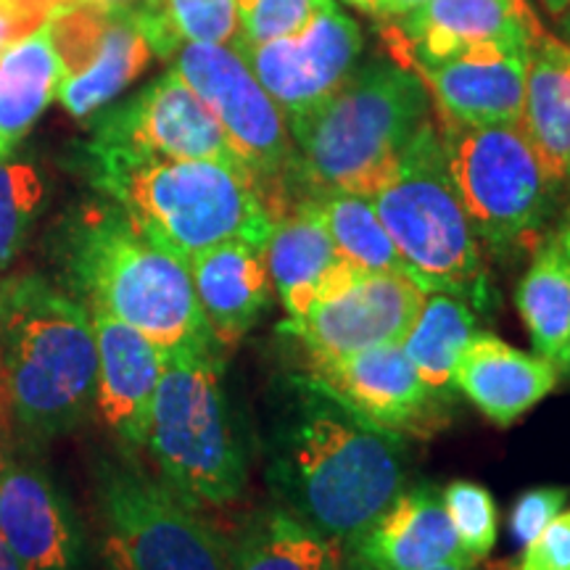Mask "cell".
I'll return each mask as SVG.
<instances>
[{
	"mask_svg": "<svg viewBox=\"0 0 570 570\" xmlns=\"http://www.w3.org/2000/svg\"><path fill=\"white\" fill-rule=\"evenodd\" d=\"M269 433L267 479L291 515L346 550L404 491V439L315 375L291 377Z\"/></svg>",
	"mask_w": 570,
	"mask_h": 570,
	"instance_id": "obj_1",
	"label": "cell"
},
{
	"mask_svg": "<svg viewBox=\"0 0 570 570\" xmlns=\"http://www.w3.org/2000/svg\"><path fill=\"white\" fill-rule=\"evenodd\" d=\"M415 71L394 59L360 63L315 109L291 119L296 198L346 190L373 196L431 114Z\"/></svg>",
	"mask_w": 570,
	"mask_h": 570,
	"instance_id": "obj_2",
	"label": "cell"
},
{
	"mask_svg": "<svg viewBox=\"0 0 570 570\" xmlns=\"http://www.w3.org/2000/svg\"><path fill=\"white\" fill-rule=\"evenodd\" d=\"M0 375L27 439L51 441L96 404L98 348L90 309L42 275L0 283Z\"/></svg>",
	"mask_w": 570,
	"mask_h": 570,
	"instance_id": "obj_3",
	"label": "cell"
},
{
	"mask_svg": "<svg viewBox=\"0 0 570 570\" xmlns=\"http://www.w3.org/2000/svg\"><path fill=\"white\" fill-rule=\"evenodd\" d=\"M90 177L154 244L190 262L227 240L265 248L275 217L244 164L90 159Z\"/></svg>",
	"mask_w": 570,
	"mask_h": 570,
	"instance_id": "obj_4",
	"label": "cell"
},
{
	"mask_svg": "<svg viewBox=\"0 0 570 570\" xmlns=\"http://www.w3.org/2000/svg\"><path fill=\"white\" fill-rule=\"evenodd\" d=\"M67 277L88 306L109 312L169 352L214 341L188 262L154 244L119 206H88L67 235Z\"/></svg>",
	"mask_w": 570,
	"mask_h": 570,
	"instance_id": "obj_5",
	"label": "cell"
},
{
	"mask_svg": "<svg viewBox=\"0 0 570 570\" xmlns=\"http://www.w3.org/2000/svg\"><path fill=\"white\" fill-rule=\"evenodd\" d=\"M217 341L164 352L148 452L161 481L194 510H223L244 497L248 452L230 407Z\"/></svg>",
	"mask_w": 570,
	"mask_h": 570,
	"instance_id": "obj_6",
	"label": "cell"
},
{
	"mask_svg": "<svg viewBox=\"0 0 570 570\" xmlns=\"http://www.w3.org/2000/svg\"><path fill=\"white\" fill-rule=\"evenodd\" d=\"M370 198L407 275L425 294L441 291L489 306L491 285L479 235L449 175L436 117L420 127L394 175Z\"/></svg>",
	"mask_w": 570,
	"mask_h": 570,
	"instance_id": "obj_7",
	"label": "cell"
},
{
	"mask_svg": "<svg viewBox=\"0 0 570 570\" xmlns=\"http://www.w3.org/2000/svg\"><path fill=\"white\" fill-rule=\"evenodd\" d=\"M454 188L470 225L497 252L529 244L547 225L558 180L520 125H458L436 117Z\"/></svg>",
	"mask_w": 570,
	"mask_h": 570,
	"instance_id": "obj_8",
	"label": "cell"
},
{
	"mask_svg": "<svg viewBox=\"0 0 570 570\" xmlns=\"http://www.w3.org/2000/svg\"><path fill=\"white\" fill-rule=\"evenodd\" d=\"M96 497L111 570H233L230 544L138 465L101 462Z\"/></svg>",
	"mask_w": 570,
	"mask_h": 570,
	"instance_id": "obj_9",
	"label": "cell"
},
{
	"mask_svg": "<svg viewBox=\"0 0 570 570\" xmlns=\"http://www.w3.org/2000/svg\"><path fill=\"white\" fill-rule=\"evenodd\" d=\"M175 71L209 106L240 164L256 177L277 219L296 202L294 140L281 106L230 46H183Z\"/></svg>",
	"mask_w": 570,
	"mask_h": 570,
	"instance_id": "obj_10",
	"label": "cell"
},
{
	"mask_svg": "<svg viewBox=\"0 0 570 570\" xmlns=\"http://www.w3.org/2000/svg\"><path fill=\"white\" fill-rule=\"evenodd\" d=\"M90 159H212L240 164L209 106L177 75L101 114L88 146Z\"/></svg>",
	"mask_w": 570,
	"mask_h": 570,
	"instance_id": "obj_11",
	"label": "cell"
},
{
	"mask_svg": "<svg viewBox=\"0 0 570 570\" xmlns=\"http://www.w3.org/2000/svg\"><path fill=\"white\" fill-rule=\"evenodd\" d=\"M425 291L402 273H362L341 262L317 302L283 331L302 341L309 360H331L381 344H402Z\"/></svg>",
	"mask_w": 570,
	"mask_h": 570,
	"instance_id": "obj_12",
	"label": "cell"
},
{
	"mask_svg": "<svg viewBox=\"0 0 570 570\" xmlns=\"http://www.w3.org/2000/svg\"><path fill=\"white\" fill-rule=\"evenodd\" d=\"M46 30L61 69L56 98L77 119L111 104L154 56L130 9L85 0L53 13Z\"/></svg>",
	"mask_w": 570,
	"mask_h": 570,
	"instance_id": "obj_13",
	"label": "cell"
},
{
	"mask_svg": "<svg viewBox=\"0 0 570 570\" xmlns=\"http://www.w3.org/2000/svg\"><path fill=\"white\" fill-rule=\"evenodd\" d=\"M233 48L291 122L333 96L360 67L362 32L331 0L294 35L269 42H235Z\"/></svg>",
	"mask_w": 570,
	"mask_h": 570,
	"instance_id": "obj_14",
	"label": "cell"
},
{
	"mask_svg": "<svg viewBox=\"0 0 570 570\" xmlns=\"http://www.w3.org/2000/svg\"><path fill=\"white\" fill-rule=\"evenodd\" d=\"M383 40L402 67L441 61L473 48H531L544 27L525 0H428L396 19H383Z\"/></svg>",
	"mask_w": 570,
	"mask_h": 570,
	"instance_id": "obj_15",
	"label": "cell"
},
{
	"mask_svg": "<svg viewBox=\"0 0 570 570\" xmlns=\"http://www.w3.org/2000/svg\"><path fill=\"white\" fill-rule=\"evenodd\" d=\"M309 373L370 423L399 436L425 433L436 423L433 417L441 396L425 386L402 344L309 360Z\"/></svg>",
	"mask_w": 570,
	"mask_h": 570,
	"instance_id": "obj_16",
	"label": "cell"
},
{
	"mask_svg": "<svg viewBox=\"0 0 570 570\" xmlns=\"http://www.w3.org/2000/svg\"><path fill=\"white\" fill-rule=\"evenodd\" d=\"M531 48H473L407 69L423 80L436 117L458 125H518Z\"/></svg>",
	"mask_w": 570,
	"mask_h": 570,
	"instance_id": "obj_17",
	"label": "cell"
},
{
	"mask_svg": "<svg viewBox=\"0 0 570 570\" xmlns=\"http://www.w3.org/2000/svg\"><path fill=\"white\" fill-rule=\"evenodd\" d=\"M98 348L96 407L125 446H146L164 348L109 312L88 306Z\"/></svg>",
	"mask_w": 570,
	"mask_h": 570,
	"instance_id": "obj_18",
	"label": "cell"
},
{
	"mask_svg": "<svg viewBox=\"0 0 570 570\" xmlns=\"http://www.w3.org/2000/svg\"><path fill=\"white\" fill-rule=\"evenodd\" d=\"M0 537L24 570H77L75 518L40 468L6 458L0 465Z\"/></svg>",
	"mask_w": 570,
	"mask_h": 570,
	"instance_id": "obj_19",
	"label": "cell"
},
{
	"mask_svg": "<svg viewBox=\"0 0 570 570\" xmlns=\"http://www.w3.org/2000/svg\"><path fill=\"white\" fill-rule=\"evenodd\" d=\"M346 552L367 570H428L444 562H473L462 550L441 494L431 487L402 491Z\"/></svg>",
	"mask_w": 570,
	"mask_h": 570,
	"instance_id": "obj_20",
	"label": "cell"
},
{
	"mask_svg": "<svg viewBox=\"0 0 570 570\" xmlns=\"http://www.w3.org/2000/svg\"><path fill=\"white\" fill-rule=\"evenodd\" d=\"M560 370L539 354L520 352L494 333H473L462 348L454 389L497 425L518 423L558 389Z\"/></svg>",
	"mask_w": 570,
	"mask_h": 570,
	"instance_id": "obj_21",
	"label": "cell"
},
{
	"mask_svg": "<svg viewBox=\"0 0 570 570\" xmlns=\"http://www.w3.org/2000/svg\"><path fill=\"white\" fill-rule=\"evenodd\" d=\"M188 267L212 338L223 348L238 346L273 302L265 248L227 240L194 256Z\"/></svg>",
	"mask_w": 570,
	"mask_h": 570,
	"instance_id": "obj_22",
	"label": "cell"
},
{
	"mask_svg": "<svg viewBox=\"0 0 570 570\" xmlns=\"http://www.w3.org/2000/svg\"><path fill=\"white\" fill-rule=\"evenodd\" d=\"M265 262L288 325L304 320L327 277L344 262L309 196L296 198L275 219L265 246Z\"/></svg>",
	"mask_w": 570,
	"mask_h": 570,
	"instance_id": "obj_23",
	"label": "cell"
},
{
	"mask_svg": "<svg viewBox=\"0 0 570 570\" xmlns=\"http://www.w3.org/2000/svg\"><path fill=\"white\" fill-rule=\"evenodd\" d=\"M518 125L547 175L560 183L570 167V42L547 32L533 40Z\"/></svg>",
	"mask_w": 570,
	"mask_h": 570,
	"instance_id": "obj_24",
	"label": "cell"
},
{
	"mask_svg": "<svg viewBox=\"0 0 570 570\" xmlns=\"http://www.w3.org/2000/svg\"><path fill=\"white\" fill-rule=\"evenodd\" d=\"M61 69L46 27L0 48V159L59 96Z\"/></svg>",
	"mask_w": 570,
	"mask_h": 570,
	"instance_id": "obj_25",
	"label": "cell"
},
{
	"mask_svg": "<svg viewBox=\"0 0 570 570\" xmlns=\"http://www.w3.org/2000/svg\"><path fill=\"white\" fill-rule=\"evenodd\" d=\"M515 306L539 356L566 373L570 356V256L560 233L541 240L515 291Z\"/></svg>",
	"mask_w": 570,
	"mask_h": 570,
	"instance_id": "obj_26",
	"label": "cell"
},
{
	"mask_svg": "<svg viewBox=\"0 0 570 570\" xmlns=\"http://www.w3.org/2000/svg\"><path fill=\"white\" fill-rule=\"evenodd\" d=\"M230 558L233 570H338L344 547L275 504L248 520Z\"/></svg>",
	"mask_w": 570,
	"mask_h": 570,
	"instance_id": "obj_27",
	"label": "cell"
},
{
	"mask_svg": "<svg viewBox=\"0 0 570 570\" xmlns=\"http://www.w3.org/2000/svg\"><path fill=\"white\" fill-rule=\"evenodd\" d=\"M475 323L479 320L465 298L441 294V291L425 294L415 323L402 338V348L425 386L436 396H444L449 389H454V370H458L462 348L473 338Z\"/></svg>",
	"mask_w": 570,
	"mask_h": 570,
	"instance_id": "obj_28",
	"label": "cell"
},
{
	"mask_svg": "<svg viewBox=\"0 0 570 570\" xmlns=\"http://www.w3.org/2000/svg\"><path fill=\"white\" fill-rule=\"evenodd\" d=\"M333 246L346 265L362 273H402L407 275L394 240L377 217L373 198L346 190H325L312 194Z\"/></svg>",
	"mask_w": 570,
	"mask_h": 570,
	"instance_id": "obj_29",
	"label": "cell"
},
{
	"mask_svg": "<svg viewBox=\"0 0 570 570\" xmlns=\"http://www.w3.org/2000/svg\"><path fill=\"white\" fill-rule=\"evenodd\" d=\"M159 13L169 38L196 46H227L240 38L238 0H159Z\"/></svg>",
	"mask_w": 570,
	"mask_h": 570,
	"instance_id": "obj_30",
	"label": "cell"
},
{
	"mask_svg": "<svg viewBox=\"0 0 570 570\" xmlns=\"http://www.w3.org/2000/svg\"><path fill=\"white\" fill-rule=\"evenodd\" d=\"M42 204V180L30 164L0 159V273L11 265Z\"/></svg>",
	"mask_w": 570,
	"mask_h": 570,
	"instance_id": "obj_31",
	"label": "cell"
},
{
	"mask_svg": "<svg viewBox=\"0 0 570 570\" xmlns=\"http://www.w3.org/2000/svg\"><path fill=\"white\" fill-rule=\"evenodd\" d=\"M441 504L468 558L473 562L487 558L494 550L499 531L497 502L491 491L475 481H452L441 491Z\"/></svg>",
	"mask_w": 570,
	"mask_h": 570,
	"instance_id": "obj_32",
	"label": "cell"
},
{
	"mask_svg": "<svg viewBox=\"0 0 570 570\" xmlns=\"http://www.w3.org/2000/svg\"><path fill=\"white\" fill-rule=\"evenodd\" d=\"M331 0H238V42H269L294 35Z\"/></svg>",
	"mask_w": 570,
	"mask_h": 570,
	"instance_id": "obj_33",
	"label": "cell"
},
{
	"mask_svg": "<svg viewBox=\"0 0 570 570\" xmlns=\"http://www.w3.org/2000/svg\"><path fill=\"white\" fill-rule=\"evenodd\" d=\"M566 499L568 491L560 487H539L520 494L510 512V531L518 544H529L554 515H560L566 508Z\"/></svg>",
	"mask_w": 570,
	"mask_h": 570,
	"instance_id": "obj_34",
	"label": "cell"
},
{
	"mask_svg": "<svg viewBox=\"0 0 570 570\" xmlns=\"http://www.w3.org/2000/svg\"><path fill=\"white\" fill-rule=\"evenodd\" d=\"M518 570H570V512H560L523 547Z\"/></svg>",
	"mask_w": 570,
	"mask_h": 570,
	"instance_id": "obj_35",
	"label": "cell"
},
{
	"mask_svg": "<svg viewBox=\"0 0 570 570\" xmlns=\"http://www.w3.org/2000/svg\"><path fill=\"white\" fill-rule=\"evenodd\" d=\"M425 3H428V0H386V17H383V19L404 17V13L415 11V9H420V6H425Z\"/></svg>",
	"mask_w": 570,
	"mask_h": 570,
	"instance_id": "obj_36",
	"label": "cell"
},
{
	"mask_svg": "<svg viewBox=\"0 0 570 570\" xmlns=\"http://www.w3.org/2000/svg\"><path fill=\"white\" fill-rule=\"evenodd\" d=\"M346 3H352L354 9H360L362 13H370V17L375 19L386 17V0H346Z\"/></svg>",
	"mask_w": 570,
	"mask_h": 570,
	"instance_id": "obj_37",
	"label": "cell"
},
{
	"mask_svg": "<svg viewBox=\"0 0 570 570\" xmlns=\"http://www.w3.org/2000/svg\"><path fill=\"white\" fill-rule=\"evenodd\" d=\"M0 570H24V566L17 560V554L11 552V547L6 544L3 537H0Z\"/></svg>",
	"mask_w": 570,
	"mask_h": 570,
	"instance_id": "obj_38",
	"label": "cell"
},
{
	"mask_svg": "<svg viewBox=\"0 0 570 570\" xmlns=\"http://www.w3.org/2000/svg\"><path fill=\"white\" fill-rule=\"evenodd\" d=\"M541 6H544L552 17H562V13L570 9V0H541Z\"/></svg>",
	"mask_w": 570,
	"mask_h": 570,
	"instance_id": "obj_39",
	"label": "cell"
},
{
	"mask_svg": "<svg viewBox=\"0 0 570 570\" xmlns=\"http://www.w3.org/2000/svg\"><path fill=\"white\" fill-rule=\"evenodd\" d=\"M88 3L111 6V9H127V6H138V3H142V0H88Z\"/></svg>",
	"mask_w": 570,
	"mask_h": 570,
	"instance_id": "obj_40",
	"label": "cell"
},
{
	"mask_svg": "<svg viewBox=\"0 0 570 570\" xmlns=\"http://www.w3.org/2000/svg\"><path fill=\"white\" fill-rule=\"evenodd\" d=\"M428 570H479V568H475V562H444V566L428 568Z\"/></svg>",
	"mask_w": 570,
	"mask_h": 570,
	"instance_id": "obj_41",
	"label": "cell"
},
{
	"mask_svg": "<svg viewBox=\"0 0 570 570\" xmlns=\"http://www.w3.org/2000/svg\"><path fill=\"white\" fill-rule=\"evenodd\" d=\"M560 238H562V246H566V252H568V256H570V219L566 225H562V230H560ZM566 375H570V356H568V367H566Z\"/></svg>",
	"mask_w": 570,
	"mask_h": 570,
	"instance_id": "obj_42",
	"label": "cell"
},
{
	"mask_svg": "<svg viewBox=\"0 0 570 570\" xmlns=\"http://www.w3.org/2000/svg\"><path fill=\"white\" fill-rule=\"evenodd\" d=\"M338 570H367V568L362 566V562H356V560L352 558V554H348V552L344 550V560H341Z\"/></svg>",
	"mask_w": 570,
	"mask_h": 570,
	"instance_id": "obj_43",
	"label": "cell"
},
{
	"mask_svg": "<svg viewBox=\"0 0 570 570\" xmlns=\"http://www.w3.org/2000/svg\"><path fill=\"white\" fill-rule=\"evenodd\" d=\"M562 17H566V19H562V27H566V35L570 38V9L562 13Z\"/></svg>",
	"mask_w": 570,
	"mask_h": 570,
	"instance_id": "obj_44",
	"label": "cell"
},
{
	"mask_svg": "<svg viewBox=\"0 0 570 570\" xmlns=\"http://www.w3.org/2000/svg\"><path fill=\"white\" fill-rule=\"evenodd\" d=\"M0 449H3V428H0ZM3 452H0V465H3Z\"/></svg>",
	"mask_w": 570,
	"mask_h": 570,
	"instance_id": "obj_45",
	"label": "cell"
},
{
	"mask_svg": "<svg viewBox=\"0 0 570 570\" xmlns=\"http://www.w3.org/2000/svg\"><path fill=\"white\" fill-rule=\"evenodd\" d=\"M568 175H570V167H568Z\"/></svg>",
	"mask_w": 570,
	"mask_h": 570,
	"instance_id": "obj_46",
	"label": "cell"
}]
</instances>
